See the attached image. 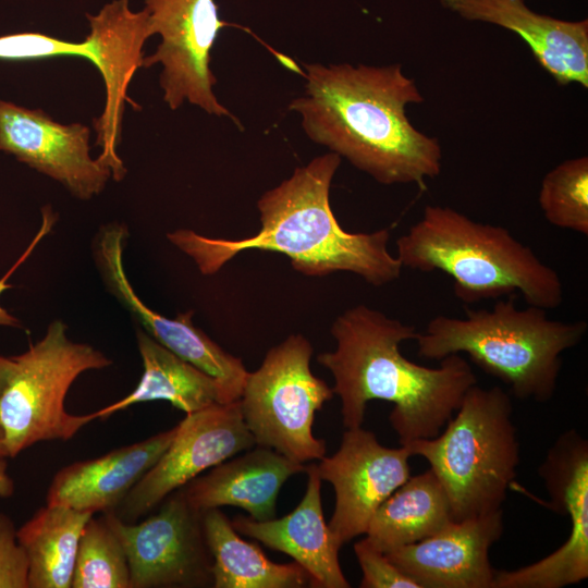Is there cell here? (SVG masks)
Wrapping results in <instances>:
<instances>
[{
    "instance_id": "cell-1",
    "label": "cell",
    "mask_w": 588,
    "mask_h": 588,
    "mask_svg": "<svg viewBox=\"0 0 588 588\" xmlns=\"http://www.w3.org/2000/svg\"><path fill=\"white\" fill-rule=\"evenodd\" d=\"M304 94L289 109L306 135L384 184H418L439 175L438 138L417 130L406 107L424 101L401 64H304Z\"/></svg>"
},
{
    "instance_id": "cell-2",
    "label": "cell",
    "mask_w": 588,
    "mask_h": 588,
    "mask_svg": "<svg viewBox=\"0 0 588 588\" xmlns=\"http://www.w3.org/2000/svg\"><path fill=\"white\" fill-rule=\"evenodd\" d=\"M341 157L327 152L298 167L257 201L261 228L241 240L212 238L176 230L168 240L189 256L206 275L218 272L247 249L281 253L307 277L347 271L373 286L401 277L403 266L389 252L390 231L351 233L342 229L330 206V186Z\"/></svg>"
},
{
    "instance_id": "cell-3",
    "label": "cell",
    "mask_w": 588,
    "mask_h": 588,
    "mask_svg": "<svg viewBox=\"0 0 588 588\" xmlns=\"http://www.w3.org/2000/svg\"><path fill=\"white\" fill-rule=\"evenodd\" d=\"M330 332L336 347L317 362L334 378L346 429L360 427L368 402L382 400L394 404L389 420L401 445L434 438L477 383L461 354L444 357L436 368L407 359L400 345L415 339L416 328L366 305L343 311Z\"/></svg>"
},
{
    "instance_id": "cell-4",
    "label": "cell",
    "mask_w": 588,
    "mask_h": 588,
    "mask_svg": "<svg viewBox=\"0 0 588 588\" xmlns=\"http://www.w3.org/2000/svg\"><path fill=\"white\" fill-rule=\"evenodd\" d=\"M403 268L439 270L464 304L519 293L525 303L554 309L563 301L559 273L504 226L470 219L448 206L427 205L396 242Z\"/></svg>"
},
{
    "instance_id": "cell-5",
    "label": "cell",
    "mask_w": 588,
    "mask_h": 588,
    "mask_svg": "<svg viewBox=\"0 0 588 588\" xmlns=\"http://www.w3.org/2000/svg\"><path fill=\"white\" fill-rule=\"evenodd\" d=\"M515 297L498 298L490 309L467 308L464 318L436 316L414 339L419 356L441 360L464 353L516 397L548 402L562 354L583 341L588 323L551 319L536 306L518 308Z\"/></svg>"
},
{
    "instance_id": "cell-6",
    "label": "cell",
    "mask_w": 588,
    "mask_h": 588,
    "mask_svg": "<svg viewBox=\"0 0 588 588\" xmlns=\"http://www.w3.org/2000/svg\"><path fill=\"white\" fill-rule=\"evenodd\" d=\"M455 412L442 433L404 446L427 460L453 520H463L502 510L516 478L519 442L510 394L500 387L471 385Z\"/></svg>"
},
{
    "instance_id": "cell-7",
    "label": "cell",
    "mask_w": 588,
    "mask_h": 588,
    "mask_svg": "<svg viewBox=\"0 0 588 588\" xmlns=\"http://www.w3.org/2000/svg\"><path fill=\"white\" fill-rule=\"evenodd\" d=\"M12 358L14 366L0 395L9 456L37 442L71 439L96 419L94 413H68L65 397L79 375L112 362L91 345L71 341L61 320L52 321L41 340Z\"/></svg>"
},
{
    "instance_id": "cell-8",
    "label": "cell",
    "mask_w": 588,
    "mask_h": 588,
    "mask_svg": "<svg viewBox=\"0 0 588 588\" xmlns=\"http://www.w3.org/2000/svg\"><path fill=\"white\" fill-rule=\"evenodd\" d=\"M310 342L292 334L266 354L260 367L248 372L241 411L256 444L292 461L321 460L326 442L313 433L315 413L333 397V390L309 367Z\"/></svg>"
},
{
    "instance_id": "cell-9",
    "label": "cell",
    "mask_w": 588,
    "mask_h": 588,
    "mask_svg": "<svg viewBox=\"0 0 588 588\" xmlns=\"http://www.w3.org/2000/svg\"><path fill=\"white\" fill-rule=\"evenodd\" d=\"M102 517L124 548L131 588L212 586L203 511L188 503L182 488L140 523L124 522L113 511Z\"/></svg>"
},
{
    "instance_id": "cell-10",
    "label": "cell",
    "mask_w": 588,
    "mask_h": 588,
    "mask_svg": "<svg viewBox=\"0 0 588 588\" xmlns=\"http://www.w3.org/2000/svg\"><path fill=\"white\" fill-rule=\"evenodd\" d=\"M152 35L161 42L156 51L143 59V68L161 64L159 84L163 100L171 110L185 101L205 112L234 115L213 93L217 79L210 70V51L220 29L215 0H144Z\"/></svg>"
},
{
    "instance_id": "cell-11",
    "label": "cell",
    "mask_w": 588,
    "mask_h": 588,
    "mask_svg": "<svg viewBox=\"0 0 588 588\" xmlns=\"http://www.w3.org/2000/svg\"><path fill=\"white\" fill-rule=\"evenodd\" d=\"M255 444L240 400L186 414L168 449L113 512L135 523L204 470Z\"/></svg>"
},
{
    "instance_id": "cell-12",
    "label": "cell",
    "mask_w": 588,
    "mask_h": 588,
    "mask_svg": "<svg viewBox=\"0 0 588 588\" xmlns=\"http://www.w3.org/2000/svg\"><path fill=\"white\" fill-rule=\"evenodd\" d=\"M538 473L549 509L567 515L566 541L548 556L514 571H495L493 588H562L588 577V442L575 429L559 436Z\"/></svg>"
},
{
    "instance_id": "cell-13",
    "label": "cell",
    "mask_w": 588,
    "mask_h": 588,
    "mask_svg": "<svg viewBox=\"0 0 588 588\" xmlns=\"http://www.w3.org/2000/svg\"><path fill=\"white\" fill-rule=\"evenodd\" d=\"M409 450L387 448L371 431L346 429L339 450L317 464L321 480L335 492V506L328 524L341 547L364 535L378 507L411 477Z\"/></svg>"
},
{
    "instance_id": "cell-14",
    "label": "cell",
    "mask_w": 588,
    "mask_h": 588,
    "mask_svg": "<svg viewBox=\"0 0 588 588\" xmlns=\"http://www.w3.org/2000/svg\"><path fill=\"white\" fill-rule=\"evenodd\" d=\"M127 230L114 223L101 228L94 254L108 291L161 345L222 384L228 402L240 400L248 375L241 358L231 355L193 324V311L168 318L150 309L133 290L123 264Z\"/></svg>"
},
{
    "instance_id": "cell-15",
    "label": "cell",
    "mask_w": 588,
    "mask_h": 588,
    "mask_svg": "<svg viewBox=\"0 0 588 588\" xmlns=\"http://www.w3.org/2000/svg\"><path fill=\"white\" fill-rule=\"evenodd\" d=\"M90 130L62 124L41 109L0 100V150L50 176L79 199H90L112 177L109 168L89 155Z\"/></svg>"
},
{
    "instance_id": "cell-16",
    "label": "cell",
    "mask_w": 588,
    "mask_h": 588,
    "mask_svg": "<svg viewBox=\"0 0 588 588\" xmlns=\"http://www.w3.org/2000/svg\"><path fill=\"white\" fill-rule=\"evenodd\" d=\"M86 17L90 32L85 39L106 86L103 111L94 120L96 146L101 149L96 159L110 169L114 181H121L126 174L118 154L122 118L125 102L139 108L128 98L127 87L136 70L143 68V47L152 36L148 13L145 9L132 11L128 0H114Z\"/></svg>"
},
{
    "instance_id": "cell-17",
    "label": "cell",
    "mask_w": 588,
    "mask_h": 588,
    "mask_svg": "<svg viewBox=\"0 0 588 588\" xmlns=\"http://www.w3.org/2000/svg\"><path fill=\"white\" fill-rule=\"evenodd\" d=\"M502 513L452 520L437 534L384 554L419 588H493L489 551L502 536Z\"/></svg>"
},
{
    "instance_id": "cell-18",
    "label": "cell",
    "mask_w": 588,
    "mask_h": 588,
    "mask_svg": "<svg viewBox=\"0 0 588 588\" xmlns=\"http://www.w3.org/2000/svg\"><path fill=\"white\" fill-rule=\"evenodd\" d=\"M458 16L517 34L559 85L588 87V20L565 21L530 10L524 0H440Z\"/></svg>"
},
{
    "instance_id": "cell-19",
    "label": "cell",
    "mask_w": 588,
    "mask_h": 588,
    "mask_svg": "<svg viewBox=\"0 0 588 588\" xmlns=\"http://www.w3.org/2000/svg\"><path fill=\"white\" fill-rule=\"evenodd\" d=\"M308 476L305 494L294 511L281 518L264 522L237 516L234 529L258 540L269 549L283 552L309 575V584L318 588H348L335 544L324 520L321 503V479L317 464L306 465Z\"/></svg>"
},
{
    "instance_id": "cell-20",
    "label": "cell",
    "mask_w": 588,
    "mask_h": 588,
    "mask_svg": "<svg viewBox=\"0 0 588 588\" xmlns=\"http://www.w3.org/2000/svg\"><path fill=\"white\" fill-rule=\"evenodd\" d=\"M176 426L146 440L124 445L97 458L72 463L53 477L47 504L77 511H114L134 485L168 449Z\"/></svg>"
},
{
    "instance_id": "cell-21",
    "label": "cell",
    "mask_w": 588,
    "mask_h": 588,
    "mask_svg": "<svg viewBox=\"0 0 588 588\" xmlns=\"http://www.w3.org/2000/svg\"><path fill=\"white\" fill-rule=\"evenodd\" d=\"M305 469L306 465L258 445L211 467L208 474L192 479L182 490L197 510L237 506L253 519L264 522L275 517V502L283 483Z\"/></svg>"
},
{
    "instance_id": "cell-22",
    "label": "cell",
    "mask_w": 588,
    "mask_h": 588,
    "mask_svg": "<svg viewBox=\"0 0 588 588\" xmlns=\"http://www.w3.org/2000/svg\"><path fill=\"white\" fill-rule=\"evenodd\" d=\"M136 342L143 362L138 384L125 397L94 412L96 419L150 401H168L185 414L229 403L218 379L172 353L145 330H136Z\"/></svg>"
},
{
    "instance_id": "cell-23",
    "label": "cell",
    "mask_w": 588,
    "mask_h": 588,
    "mask_svg": "<svg viewBox=\"0 0 588 588\" xmlns=\"http://www.w3.org/2000/svg\"><path fill=\"white\" fill-rule=\"evenodd\" d=\"M452 520L448 494L429 468L409 477L378 507L365 535L385 553L428 538Z\"/></svg>"
},
{
    "instance_id": "cell-24",
    "label": "cell",
    "mask_w": 588,
    "mask_h": 588,
    "mask_svg": "<svg viewBox=\"0 0 588 588\" xmlns=\"http://www.w3.org/2000/svg\"><path fill=\"white\" fill-rule=\"evenodd\" d=\"M206 543L212 556L215 588H301L308 573L296 562L270 561L255 543L245 541L218 509L203 511Z\"/></svg>"
},
{
    "instance_id": "cell-25",
    "label": "cell",
    "mask_w": 588,
    "mask_h": 588,
    "mask_svg": "<svg viewBox=\"0 0 588 588\" xmlns=\"http://www.w3.org/2000/svg\"><path fill=\"white\" fill-rule=\"evenodd\" d=\"M94 514L46 504L17 531L28 562V588H70L78 541Z\"/></svg>"
},
{
    "instance_id": "cell-26",
    "label": "cell",
    "mask_w": 588,
    "mask_h": 588,
    "mask_svg": "<svg viewBox=\"0 0 588 588\" xmlns=\"http://www.w3.org/2000/svg\"><path fill=\"white\" fill-rule=\"evenodd\" d=\"M72 588H131L124 548L103 517L85 524L76 552Z\"/></svg>"
},
{
    "instance_id": "cell-27",
    "label": "cell",
    "mask_w": 588,
    "mask_h": 588,
    "mask_svg": "<svg viewBox=\"0 0 588 588\" xmlns=\"http://www.w3.org/2000/svg\"><path fill=\"white\" fill-rule=\"evenodd\" d=\"M538 201L546 220L588 235V157L562 161L542 179Z\"/></svg>"
},
{
    "instance_id": "cell-28",
    "label": "cell",
    "mask_w": 588,
    "mask_h": 588,
    "mask_svg": "<svg viewBox=\"0 0 588 588\" xmlns=\"http://www.w3.org/2000/svg\"><path fill=\"white\" fill-rule=\"evenodd\" d=\"M58 57H78L95 64L90 44L65 41L40 33H19L0 37V59L35 60Z\"/></svg>"
},
{
    "instance_id": "cell-29",
    "label": "cell",
    "mask_w": 588,
    "mask_h": 588,
    "mask_svg": "<svg viewBox=\"0 0 588 588\" xmlns=\"http://www.w3.org/2000/svg\"><path fill=\"white\" fill-rule=\"evenodd\" d=\"M354 552L363 572L362 588H419L418 584L399 569L383 552L366 538L354 543Z\"/></svg>"
},
{
    "instance_id": "cell-30",
    "label": "cell",
    "mask_w": 588,
    "mask_h": 588,
    "mask_svg": "<svg viewBox=\"0 0 588 588\" xmlns=\"http://www.w3.org/2000/svg\"><path fill=\"white\" fill-rule=\"evenodd\" d=\"M11 518L0 513V588H28V556Z\"/></svg>"
},
{
    "instance_id": "cell-31",
    "label": "cell",
    "mask_w": 588,
    "mask_h": 588,
    "mask_svg": "<svg viewBox=\"0 0 588 588\" xmlns=\"http://www.w3.org/2000/svg\"><path fill=\"white\" fill-rule=\"evenodd\" d=\"M56 222V215L52 212L50 207H45L42 209V222L39 231L37 232L34 240L30 242L29 246L26 248L21 258L15 262V265L0 279V295L9 287L11 284L8 283L9 277L15 271V269L30 255L35 246L42 240V237L50 232L52 225ZM0 326L9 327H21V322L13 315L9 314L0 305Z\"/></svg>"
},
{
    "instance_id": "cell-32",
    "label": "cell",
    "mask_w": 588,
    "mask_h": 588,
    "mask_svg": "<svg viewBox=\"0 0 588 588\" xmlns=\"http://www.w3.org/2000/svg\"><path fill=\"white\" fill-rule=\"evenodd\" d=\"M7 462L0 460V498H10L14 493V482L7 471Z\"/></svg>"
},
{
    "instance_id": "cell-33",
    "label": "cell",
    "mask_w": 588,
    "mask_h": 588,
    "mask_svg": "<svg viewBox=\"0 0 588 588\" xmlns=\"http://www.w3.org/2000/svg\"><path fill=\"white\" fill-rule=\"evenodd\" d=\"M14 362L12 356L4 357L0 355V395L8 382V379L12 372Z\"/></svg>"
},
{
    "instance_id": "cell-34",
    "label": "cell",
    "mask_w": 588,
    "mask_h": 588,
    "mask_svg": "<svg viewBox=\"0 0 588 588\" xmlns=\"http://www.w3.org/2000/svg\"><path fill=\"white\" fill-rule=\"evenodd\" d=\"M9 456L3 429L0 425V460Z\"/></svg>"
}]
</instances>
